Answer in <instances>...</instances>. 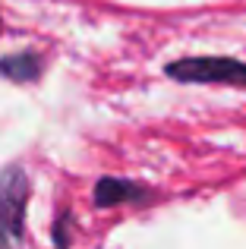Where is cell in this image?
<instances>
[{"mask_svg":"<svg viewBox=\"0 0 246 249\" xmlns=\"http://www.w3.org/2000/svg\"><path fill=\"white\" fill-rule=\"evenodd\" d=\"M67 227H70V214H60L57 224H54V243H57V249H67V243H70Z\"/></svg>","mask_w":246,"mask_h":249,"instance_id":"cell-5","label":"cell"},{"mask_svg":"<svg viewBox=\"0 0 246 249\" xmlns=\"http://www.w3.org/2000/svg\"><path fill=\"white\" fill-rule=\"evenodd\" d=\"M177 82L196 85H246V63L234 57H183L164 67Z\"/></svg>","mask_w":246,"mask_h":249,"instance_id":"cell-2","label":"cell"},{"mask_svg":"<svg viewBox=\"0 0 246 249\" xmlns=\"http://www.w3.org/2000/svg\"><path fill=\"white\" fill-rule=\"evenodd\" d=\"M145 196L148 193L133 180H123V177H101L98 186H95V205L98 208H114V205H126V202H142Z\"/></svg>","mask_w":246,"mask_h":249,"instance_id":"cell-3","label":"cell"},{"mask_svg":"<svg viewBox=\"0 0 246 249\" xmlns=\"http://www.w3.org/2000/svg\"><path fill=\"white\" fill-rule=\"evenodd\" d=\"M29 193H32L29 174L19 164L0 170V249H22Z\"/></svg>","mask_w":246,"mask_h":249,"instance_id":"cell-1","label":"cell"},{"mask_svg":"<svg viewBox=\"0 0 246 249\" xmlns=\"http://www.w3.org/2000/svg\"><path fill=\"white\" fill-rule=\"evenodd\" d=\"M0 29H3V22H0Z\"/></svg>","mask_w":246,"mask_h":249,"instance_id":"cell-6","label":"cell"},{"mask_svg":"<svg viewBox=\"0 0 246 249\" xmlns=\"http://www.w3.org/2000/svg\"><path fill=\"white\" fill-rule=\"evenodd\" d=\"M41 57L35 51H19V54L0 57V73L13 82H35L41 76Z\"/></svg>","mask_w":246,"mask_h":249,"instance_id":"cell-4","label":"cell"}]
</instances>
